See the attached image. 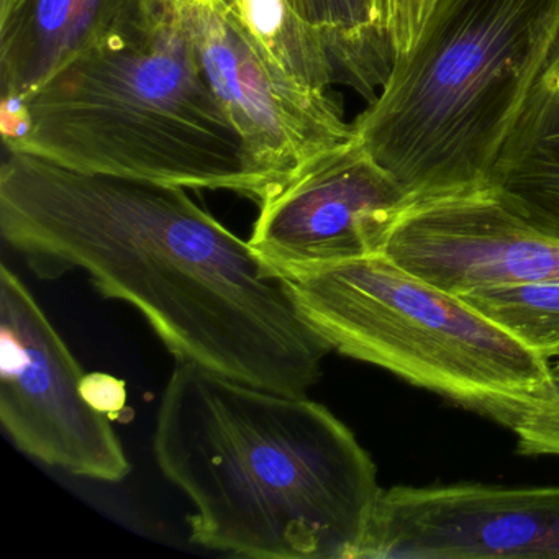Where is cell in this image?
Listing matches in <instances>:
<instances>
[{"label":"cell","mask_w":559,"mask_h":559,"mask_svg":"<svg viewBox=\"0 0 559 559\" xmlns=\"http://www.w3.org/2000/svg\"><path fill=\"white\" fill-rule=\"evenodd\" d=\"M559 27V0H437L356 139L411 201L486 188Z\"/></svg>","instance_id":"277c9868"},{"label":"cell","mask_w":559,"mask_h":559,"mask_svg":"<svg viewBox=\"0 0 559 559\" xmlns=\"http://www.w3.org/2000/svg\"><path fill=\"white\" fill-rule=\"evenodd\" d=\"M258 47L293 80L329 93L340 84L329 37L300 17L289 0H221Z\"/></svg>","instance_id":"5bb4252c"},{"label":"cell","mask_w":559,"mask_h":559,"mask_svg":"<svg viewBox=\"0 0 559 559\" xmlns=\"http://www.w3.org/2000/svg\"><path fill=\"white\" fill-rule=\"evenodd\" d=\"M84 397L96 411L103 412L107 417L119 418L127 407L126 381L106 372H93L84 374Z\"/></svg>","instance_id":"ac0fdd59"},{"label":"cell","mask_w":559,"mask_h":559,"mask_svg":"<svg viewBox=\"0 0 559 559\" xmlns=\"http://www.w3.org/2000/svg\"><path fill=\"white\" fill-rule=\"evenodd\" d=\"M381 253L456 296L559 281V240L503 207L487 186L408 202Z\"/></svg>","instance_id":"30bf717a"},{"label":"cell","mask_w":559,"mask_h":559,"mask_svg":"<svg viewBox=\"0 0 559 559\" xmlns=\"http://www.w3.org/2000/svg\"><path fill=\"white\" fill-rule=\"evenodd\" d=\"M333 352L496 420L548 379L549 362L461 296L385 254L284 274Z\"/></svg>","instance_id":"5b68a950"},{"label":"cell","mask_w":559,"mask_h":559,"mask_svg":"<svg viewBox=\"0 0 559 559\" xmlns=\"http://www.w3.org/2000/svg\"><path fill=\"white\" fill-rule=\"evenodd\" d=\"M496 421L515 435L520 454L559 457L558 366L533 394L500 412Z\"/></svg>","instance_id":"2e32d148"},{"label":"cell","mask_w":559,"mask_h":559,"mask_svg":"<svg viewBox=\"0 0 559 559\" xmlns=\"http://www.w3.org/2000/svg\"><path fill=\"white\" fill-rule=\"evenodd\" d=\"M159 0H14L0 15V81L19 100L84 51L150 24Z\"/></svg>","instance_id":"8fae6325"},{"label":"cell","mask_w":559,"mask_h":559,"mask_svg":"<svg viewBox=\"0 0 559 559\" xmlns=\"http://www.w3.org/2000/svg\"><path fill=\"white\" fill-rule=\"evenodd\" d=\"M300 17L329 37L340 84L374 99L395 63L381 0H289Z\"/></svg>","instance_id":"4fadbf2b"},{"label":"cell","mask_w":559,"mask_h":559,"mask_svg":"<svg viewBox=\"0 0 559 559\" xmlns=\"http://www.w3.org/2000/svg\"><path fill=\"white\" fill-rule=\"evenodd\" d=\"M12 4H14V0H0V15H4Z\"/></svg>","instance_id":"d6986e66"},{"label":"cell","mask_w":559,"mask_h":559,"mask_svg":"<svg viewBox=\"0 0 559 559\" xmlns=\"http://www.w3.org/2000/svg\"><path fill=\"white\" fill-rule=\"evenodd\" d=\"M8 152L67 168L211 189L260 202L240 133L209 86L178 2L110 38L19 100H4Z\"/></svg>","instance_id":"3957f363"},{"label":"cell","mask_w":559,"mask_h":559,"mask_svg":"<svg viewBox=\"0 0 559 559\" xmlns=\"http://www.w3.org/2000/svg\"><path fill=\"white\" fill-rule=\"evenodd\" d=\"M178 5L209 86L240 133L266 194L355 136L330 93L281 70L221 0Z\"/></svg>","instance_id":"52a82bcc"},{"label":"cell","mask_w":559,"mask_h":559,"mask_svg":"<svg viewBox=\"0 0 559 559\" xmlns=\"http://www.w3.org/2000/svg\"><path fill=\"white\" fill-rule=\"evenodd\" d=\"M486 186L516 217L559 240V27Z\"/></svg>","instance_id":"7c38bea8"},{"label":"cell","mask_w":559,"mask_h":559,"mask_svg":"<svg viewBox=\"0 0 559 559\" xmlns=\"http://www.w3.org/2000/svg\"><path fill=\"white\" fill-rule=\"evenodd\" d=\"M461 297L559 368V281L479 287Z\"/></svg>","instance_id":"9a60e30c"},{"label":"cell","mask_w":559,"mask_h":559,"mask_svg":"<svg viewBox=\"0 0 559 559\" xmlns=\"http://www.w3.org/2000/svg\"><path fill=\"white\" fill-rule=\"evenodd\" d=\"M411 198L356 135L271 189L250 245L280 276L381 253Z\"/></svg>","instance_id":"9c48e42d"},{"label":"cell","mask_w":559,"mask_h":559,"mask_svg":"<svg viewBox=\"0 0 559 559\" xmlns=\"http://www.w3.org/2000/svg\"><path fill=\"white\" fill-rule=\"evenodd\" d=\"M437 0H381L382 22L395 60L415 44Z\"/></svg>","instance_id":"e0dca14e"},{"label":"cell","mask_w":559,"mask_h":559,"mask_svg":"<svg viewBox=\"0 0 559 559\" xmlns=\"http://www.w3.org/2000/svg\"><path fill=\"white\" fill-rule=\"evenodd\" d=\"M169 2H195V0H169Z\"/></svg>","instance_id":"ffe728a7"},{"label":"cell","mask_w":559,"mask_h":559,"mask_svg":"<svg viewBox=\"0 0 559 559\" xmlns=\"http://www.w3.org/2000/svg\"><path fill=\"white\" fill-rule=\"evenodd\" d=\"M559 487L381 489L356 559H558Z\"/></svg>","instance_id":"ba28073f"},{"label":"cell","mask_w":559,"mask_h":559,"mask_svg":"<svg viewBox=\"0 0 559 559\" xmlns=\"http://www.w3.org/2000/svg\"><path fill=\"white\" fill-rule=\"evenodd\" d=\"M0 234L41 280L81 271L133 307L176 361L307 395L333 352L284 277L179 186L8 152Z\"/></svg>","instance_id":"6da1fadb"},{"label":"cell","mask_w":559,"mask_h":559,"mask_svg":"<svg viewBox=\"0 0 559 559\" xmlns=\"http://www.w3.org/2000/svg\"><path fill=\"white\" fill-rule=\"evenodd\" d=\"M153 453L189 502V539L253 559H356L381 487L348 425L290 395L176 361Z\"/></svg>","instance_id":"7a4b0ae2"},{"label":"cell","mask_w":559,"mask_h":559,"mask_svg":"<svg viewBox=\"0 0 559 559\" xmlns=\"http://www.w3.org/2000/svg\"><path fill=\"white\" fill-rule=\"evenodd\" d=\"M81 368L24 281L0 266V421L34 460L86 479L122 483L132 463L112 418L83 394Z\"/></svg>","instance_id":"8992f818"}]
</instances>
